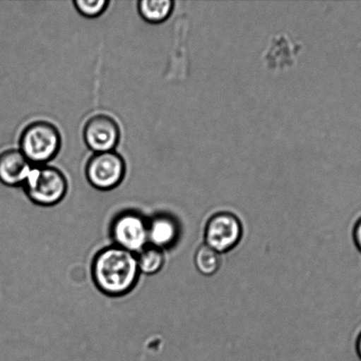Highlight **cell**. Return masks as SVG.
I'll return each mask as SVG.
<instances>
[{
    "label": "cell",
    "instance_id": "cell-1",
    "mask_svg": "<svg viewBox=\"0 0 361 361\" xmlns=\"http://www.w3.org/2000/svg\"><path fill=\"white\" fill-rule=\"evenodd\" d=\"M139 274L136 255L115 245L101 250L92 265L95 285L109 296H122L131 291Z\"/></svg>",
    "mask_w": 361,
    "mask_h": 361
},
{
    "label": "cell",
    "instance_id": "cell-2",
    "mask_svg": "<svg viewBox=\"0 0 361 361\" xmlns=\"http://www.w3.org/2000/svg\"><path fill=\"white\" fill-rule=\"evenodd\" d=\"M61 136L52 123L45 121L31 123L20 137V151L34 166L45 165L59 154Z\"/></svg>",
    "mask_w": 361,
    "mask_h": 361
},
{
    "label": "cell",
    "instance_id": "cell-3",
    "mask_svg": "<svg viewBox=\"0 0 361 361\" xmlns=\"http://www.w3.org/2000/svg\"><path fill=\"white\" fill-rule=\"evenodd\" d=\"M25 192L34 204L52 207L66 197L67 180L59 169L51 166H34L23 184Z\"/></svg>",
    "mask_w": 361,
    "mask_h": 361
},
{
    "label": "cell",
    "instance_id": "cell-4",
    "mask_svg": "<svg viewBox=\"0 0 361 361\" xmlns=\"http://www.w3.org/2000/svg\"><path fill=\"white\" fill-rule=\"evenodd\" d=\"M87 180L99 190L115 189L126 175V162L115 151L97 153L90 158L85 168Z\"/></svg>",
    "mask_w": 361,
    "mask_h": 361
},
{
    "label": "cell",
    "instance_id": "cell-5",
    "mask_svg": "<svg viewBox=\"0 0 361 361\" xmlns=\"http://www.w3.org/2000/svg\"><path fill=\"white\" fill-rule=\"evenodd\" d=\"M146 218L136 212H124L112 223L111 233L115 246L137 255L148 245Z\"/></svg>",
    "mask_w": 361,
    "mask_h": 361
},
{
    "label": "cell",
    "instance_id": "cell-6",
    "mask_svg": "<svg viewBox=\"0 0 361 361\" xmlns=\"http://www.w3.org/2000/svg\"><path fill=\"white\" fill-rule=\"evenodd\" d=\"M242 225L236 215L221 212L208 219L205 228L206 245L218 253H225L238 245L242 237Z\"/></svg>",
    "mask_w": 361,
    "mask_h": 361
},
{
    "label": "cell",
    "instance_id": "cell-7",
    "mask_svg": "<svg viewBox=\"0 0 361 361\" xmlns=\"http://www.w3.org/2000/svg\"><path fill=\"white\" fill-rule=\"evenodd\" d=\"M83 139L86 146L95 154L114 151L120 139L119 126L111 116L95 115L85 125Z\"/></svg>",
    "mask_w": 361,
    "mask_h": 361
},
{
    "label": "cell",
    "instance_id": "cell-8",
    "mask_svg": "<svg viewBox=\"0 0 361 361\" xmlns=\"http://www.w3.org/2000/svg\"><path fill=\"white\" fill-rule=\"evenodd\" d=\"M33 167L20 150L4 151L0 154V182L9 187L23 186Z\"/></svg>",
    "mask_w": 361,
    "mask_h": 361
},
{
    "label": "cell",
    "instance_id": "cell-9",
    "mask_svg": "<svg viewBox=\"0 0 361 361\" xmlns=\"http://www.w3.org/2000/svg\"><path fill=\"white\" fill-rule=\"evenodd\" d=\"M148 244L162 250L174 245L179 226L174 219L166 214L155 216L148 222Z\"/></svg>",
    "mask_w": 361,
    "mask_h": 361
},
{
    "label": "cell",
    "instance_id": "cell-10",
    "mask_svg": "<svg viewBox=\"0 0 361 361\" xmlns=\"http://www.w3.org/2000/svg\"><path fill=\"white\" fill-rule=\"evenodd\" d=\"M174 5L172 0H143L138 3V12L147 23L159 24L169 19Z\"/></svg>",
    "mask_w": 361,
    "mask_h": 361
},
{
    "label": "cell",
    "instance_id": "cell-11",
    "mask_svg": "<svg viewBox=\"0 0 361 361\" xmlns=\"http://www.w3.org/2000/svg\"><path fill=\"white\" fill-rule=\"evenodd\" d=\"M140 274L155 275L165 264L164 250L148 245L136 255Z\"/></svg>",
    "mask_w": 361,
    "mask_h": 361
},
{
    "label": "cell",
    "instance_id": "cell-12",
    "mask_svg": "<svg viewBox=\"0 0 361 361\" xmlns=\"http://www.w3.org/2000/svg\"><path fill=\"white\" fill-rule=\"evenodd\" d=\"M194 264L200 274L205 276L214 275L220 267V254L204 244L197 250Z\"/></svg>",
    "mask_w": 361,
    "mask_h": 361
},
{
    "label": "cell",
    "instance_id": "cell-13",
    "mask_svg": "<svg viewBox=\"0 0 361 361\" xmlns=\"http://www.w3.org/2000/svg\"><path fill=\"white\" fill-rule=\"evenodd\" d=\"M110 2L106 0H74L78 13L86 18L100 16L107 9Z\"/></svg>",
    "mask_w": 361,
    "mask_h": 361
},
{
    "label": "cell",
    "instance_id": "cell-14",
    "mask_svg": "<svg viewBox=\"0 0 361 361\" xmlns=\"http://www.w3.org/2000/svg\"><path fill=\"white\" fill-rule=\"evenodd\" d=\"M353 239H355V245L361 252V218L358 219L353 229Z\"/></svg>",
    "mask_w": 361,
    "mask_h": 361
},
{
    "label": "cell",
    "instance_id": "cell-15",
    "mask_svg": "<svg viewBox=\"0 0 361 361\" xmlns=\"http://www.w3.org/2000/svg\"><path fill=\"white\" fill-rule=\"evenodd\" d=\"M356 350L360 358L361 359V334H360L358 339H357Z\"/></svg>",
    "mask_w": 361,
    "mask_h": 361
}]
</instances>
